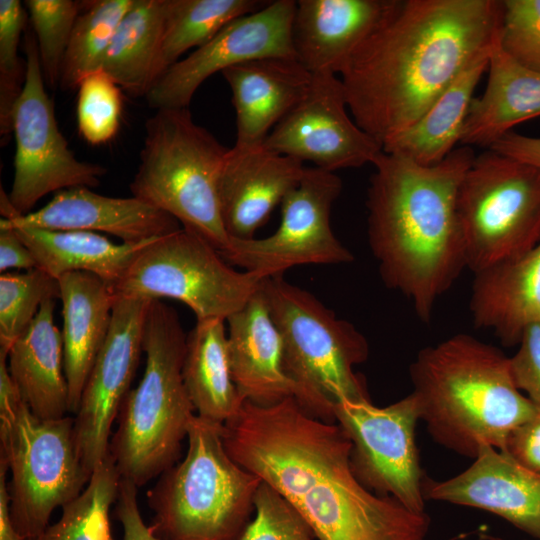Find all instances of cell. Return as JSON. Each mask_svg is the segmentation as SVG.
<instances>
[{"instance_id":"22","label":"cell","mask_w":540,"mask_h":540,"mask_svg":"<svg viewBox=\"0 0 540 540\" xmlns=\"http://www.w3.org/2000/svg\"><path fill=\"white\" fill-rule=\"evenodd\" d=\"M232 92L234 146L263 145L272 129L303 99L312 80L297 59L266 57L221 72Z\"/></svg>"},{"instance_id":"37","label":"cell","mask_w":540,"mask_h":540,"mask_svg":"<svg viewBox=\"0 0 540 540\" xmlns=\"http://www.w3.org/2000/svg\"><path fill=\"white\" fill-rule=\"evenodd\" d=\"M77 89V123L81 136L92 145L111 141L120 126L122 89L102 70L83 79Z\"/></svg>"},{"instance_id":"42","label":"cell","mask_w":540,"mask_h":540,"mask_svg":"<svg viewBox=\"0 0 540 540\" xmlns=\"http://www.w3.org/2000/svg\"><path fill=\"white\" fill-rule=\"evenodd\" d=\"M137 488L131 481L121 478L115 511L123 528V540H161L141 516Z\"/></svg>"},{"instance_id":"46","label":"cell","mask_w":540,"mask_h":540,"mask_svg":"<svg viewBox=\"0 0 540 540\" xmlns=\"http://www.w3.org/2000/svg\"><path fill=\"white\" fill-rule=\"evenodd\" d=\"M7 471L6 461L0 458V540H24L14 527L10 516Z\"/></svg>"},{"instance_id":"36","label":"cell","mask_w":540,"mask_h":540,"mask_svg":"<svg viewBox=\"0 0 540 540\" xmlns=\"http://www.w3.org/2000/svg\"><path fill=\"white\" fill-rule=\"evenodd\" d=\"M84 2L74 0H26L46 85H59L62 65L75 22Z\"/></svg>"},{"instance_id":"35","label":"cell","mask_w":540,"mask_h":540,"mask_svg":"<svg viewBox=\"0 0 540 540\" xmlns=\"http://www.w3.org/2000/svg\"><path fill=\"white\" fill-rule=\"evenodd\" d=\"M59 297L58 280L39 268L20 273H2L0 276V354L8 355L12 345L30 327L46 300Z\"/></svg>"},{"instance_id":"27","label":"cell","mask_w":540,"mask_h":540,"mask_svg":"<svg viewBox=\"0 0 540 540\" xmlns=\"http://www.w3.org/2000/svg\"><path fill=\"white\" fill-rule=\"evenodd\" d=\"M487 70L486 88L470 104L462 146L488 149L514 126L540 116V72L515 62L498 41L490 52Z\"/></svg>"},{"instance_id":"41","label":"cell","mask_w":540,"mask_h":540,"mask_svg":"<svg viewBox=\"0 0 540 540\" xmlns=\"http://www.w3.org/2000/svg\"><path fill=\"white\" fill-rule=\"evenodd\" d=\"M517 346L509 357L514 382L540 411V324L526 328Z\"/></svg>"},{"instance_id":"17","label":"cell","mask_w":540,"mask_h":540,"mask_svg":"<svg viewBox=\"0 0 540 540\" xmlns=\"http://www.w3.org/2000/svg\"><path fill=\"white\" fill-rule=\"evenodd\" d=\"M263 145L330 172L373 164L383 151L350 117L342 81L332 73L312 74L306 95Z\"/></svg>"},{"instance_id":"21","label":"cell","mask_w":540,"mask_h":540,"mask_svg":"<svg viewBox=\"0 0 540 540\" xmlns=\"http://www.w3.org/2000/svg\"><path fill=\"white\" fill-rule=\"evenodd\" d=\"M396 0H298L292 24L297 60L312 74H340L387 18Z\"/></svg>"},{"instance_id":"5","label":"cell","mask_w":540,"mask_h":540,"mask_svg":"<svg viewBox=\"0 0 540 540\" xmlns=\"http://www.w3.org/2000/svg\"><path fill=\"white\" fill-rule=\"evenodd\" d=\"M186 341L177 312L152 300L144 330V373L121 405L109 444L121 477L137 487L174 465L195 415L182 372Z\"/></svg>"},{"instance_id":"13","label":"cell","mask_w":540,"mask_h":540,"mask_svg":"<svg viewBox=\"0 0 540 540\" xmlns=\"http://www.w3.org/2000/svg\"><path fill=\"white\" fill-rule=\"evenodd\" d=\"M342 191L335 172L305 168L299 183L281 203V221L268 237L230 238L221 256L243 271L268 278L295 266L350 263L354 257L335 236L331 210Z\"/></svg>"},{"instance_id":"18","label":"cell","mask_w":540,"mask_h":540,"mask_svg":"<svg viewBox=\"0 0 540 540\" xmlns=\"http://www.w3.org/2000/svg\"><path fill=\"white\" fill-rule=\"evenodd\" d=\"M424 495L493 513L540 540V473L505 451L483 447L458 475L440 482L425 479Z\"/></svg>"},{"instance_id":"31","label":"cell","mask_w":540,"mask_h":540,"mask_svg":"<svg viewBox=\"0 0 540 540\" xmlns=\"http://www.w3.org/2000/svg\"><path fill=\"white\" fill-rule=\"evenodd\" d=\"M485 55L467 67L409 129L384 152L396 153L422 166L443 161L460 143L476 86L488 67Z\"/></svg>"},{"instance_id":"14","label":"cell","mask_w":540,"mask_h":540,"mask_svg":"<svg viewBox=\"0 0 540 540\" xmlns=\"http://www.w3.org/2000/svg\"><path fill=\"white\" fill-rule=\"evenodd\" d=\"M333 419L352 443L351 466L359 481L378 495L424 513L425 477L415 437L420 419L413 394L385 407L342 400L333 407Z\"/></svg>"},{"instance_id":"33","label":"cell","mask_w":540,"mask_h":540,"mask_svg":"<svg viewBox=\"0 0 540 540\" xmlns=\"http://www.w3.org/2000/svg\"><path fill=\"white\" fill-rule=\"evenodd\" d=\"M121 478L109 454L94 469L84 490L62 507L59 520L29 540H115L110 509L117 500Z\"/></svg>"},{"instance_id":"28","label":"cell","mask_w":540,"mask_h":540,"mask_svg":"<svg viewBox=\"0 0 540 540\" xmlns=\"http://www.w3.org/2000/svg\"><path fill=\"white\" fill-rule=\"evenodd\" d=\"M10 227L31 251L37 268L57 280L67 273L87 272L113 285L137 254L153 241L116 244L95 232Z\"/></svg>"},{"instance_id":"19","label":"cell","mask_w":540,"mask_h":540,"mask_svg":"<svg viewBox=\"0 0 540 540\" xmlns=\"http://www.w3.org/2000/svg\"><path fill=\"white\" fill-rule=\"evenodd\" d=\"M4 220L10 226L106 233L137 244L180 229L171 215L134 197H110L88 187L58 191L41 209Z\"/></svg>"},{"instance_id":"8","label":"cell","mask_w":540,"mask_h":540,"mask_svg":"<svg viewBox=\"0 0 540 540\" xmlns=\"http://www.w3.org/2000/svg\"><path fill=\"white\" fill-rule=\"evenodd\" d=\"M262 288L282 337L294 398L326 421H334L339 401H371L365 379L355 371L369 355L365 336L283 275L265 278Z\"/></svg>"},{"instance_id":"29","label":"cell","mask_w":540,"mask_h":540,"mask_svg":"<svg viewBox=\"0 0 540 540\" xmlns=\"http://www.w3.org/2000/svg\"><path fill=\"white\" fill-rule=\"evenodd\" d=\"M166 0H134L119 23L101 70L128 95L144 96L167 70L163 59Z\"/></svg>"},{"instance_id":"9","label":"cell","mask_w":540,"mask_h":540,"mask_svg":"<svg viewBox=\"0 0 540 540\" xmlns=\"http://www.w3.org/2000/svg\"><path fill=\"white\" fill-rule=\"evenodd\" d=\"M0 458L11 472V520L24 540L46 529L53 511L74 500L91 477L77 451L74 417H36L7 376L0 380Z\"/></svg>"},{"instance_id":"26","label":"cell","mask_w":540,"mask_h":540,"mask_svg":"<svg viewBox=\"0 0 540 540\" xmlns=\"http://www.w3.org/2000/svg\"><path fill=\"white\" fill-rule=\"evenodd\" d=\"M54 309L55 299L46 300L7 355L10 376L23 401L44 420L69 413L63 339L54 321Z\"/></svg>"},{"instance_id":"3","label":"cell","mask_w":540,"mask_h":540,"mask_svg":"<svg viewBox=\"0 0 540 540\" xmlns=\"http://www.w3.org/2000/svg\"><path fill=\"white\" fill-rule=\"evenodd\" d=\"M475 152L461 146L422 166L382 151L367 189V235L384 284L430 322L437 301L467 268L457 212L460 182Z\"/></svg>"},{"instance_id":"23","label":"cell","mask_w":540,"mask_h":540,"mask_svg":"<svg viewBox=\"0 0 540 540\" xmlns=\"http://www.w3.org/2000/svg\"><path fill=\"white\" fill-rule=\"evenodd\" d=\"M226 322L230 367L241 398L260 405L294 398L296 389L285 370L282 337L262 283Z\"/></svg>"},{"instance_id":"32","label":"cell","mask_w":540,"mask_h":540,"mask_svg":"<svg viewBox=\"0 0 540 540\" xmlns=\"http://www.w3.org/2000/svg\"><path fill=\"white\" fill-rule=\"evenodd\" d=\"M267 4L260 0H166L163 59L167 69L209 42L228 23Z\"/></svg>"},{"instance_id":"24","label":"cell","mask_w":540,"mask_h":540,"mask_svg":"<svg viewBox=\"0 0 540 540\" xmlns=\"http://www.w3.org/2000/svg\"><path fill=\"white\" fill-rule=\"evenodd\" d=\"M474 274L469 299L473 325L491 330L507 347L540 324V243L524 255Z\"/></svg>"},{"instance_id":"34","label":"cell","mask_w":540,"mask_h":540,"mask_svg":"<svg viewBox=\"0 0 540 540\" xmlns=\"http://www.w3.org/2000/svg\"><path fill=\"white\" fill-rule=\"evenodd\" d=\"M134 0L84 2L64 57L59 85L78 88L90 74L101 70L113 35Z\"/></svg>"},{"instance_id":"30","label":"cell","mask_w":540,"mask_h":540,"mask_svg":"<svg viewBox=\"0 0 540 540\" xmlns=\"http://www.w3.org/2000/svg\"><path fill=\"white\" fill-rule=\"evenodd\" d=\"M223 319L196 320L187 335L183 380L196 415L225 424L244 400L233 381Z\"/></svg>"},{"instance_id":"2","label":"cell","mask_w":540,"mask_h":540,"mask_svg":"<svg viewBox=\"0 0 540 540\" xmlns=\"http://www.w3.org/2000/svg\"><path fill=\"white\" fill-rule=\"evenodd\" d=\"M502 16L499 0H396L340 73L355 123L383 149L490 54Z\"/></svg>"},{"instance_id":"25","label":"cell","mask_w":540,"mask_h":540,"mask_svg":"<svg viewBox=\"0 0 540 540\" xmlns=\"http://www.w3.org/2000/svg\"><path fill=\"white\" fill-rule=\"evenodd\" d=\"M58 282L69 413L75 414L89 373L108 335L116 296L109 283L87 272L67 273Z\"/></svg>"},{"instance_id":"38","label":"cell","mask_w":540,"mask_h":540,"mask_svg":"<svg viewBox=\"0 0 540 540\" xmlns=\"http://www.w3.org/2000/svg\"><path fill=\"white\" fill-rule=\"evenodd\" d=\"M26 10L18 0H0V134L12 132L14 106L26 79L25 64L18 56Z\"/></svg>"},{"instance_id":"10","label":"cell","mask_w":540,"mask_h":540,"mask_svg":"<svg viewBox=\"0 0 540 540\" xmlns=\"http://www.w3.org/2000/svg\"><path fill=\"white\" fill-rule=\"evenodd\" d=\"M457 212L473 273L524 255L540 243V169L486 149L460 182Z\"/></svg>"},{"instance_id":"16","label":"cell","mask_w":540,"mask_h":540,"mask_svg":"<svg viewBox=\"0 0 540 540\" xmlns=\"http://www.w3.org/2000/svg\"><path fill=\"white\" fill-rule=\"evenodd\" d=\"M296 1L267 2L228 23L209 42L171 65L146 95L155 109L188 108L200 85L215 73L266 57L297 59L292 42Z\"/></svg>"},{"instance_id":"39","label":"cell","mask_w":540,"mask_h":540,"mask_svg":"<svg viewBox=\"0 0 540 540\" xmlns=\"http://www.w3.org/2000/svg\"><path fill=\"white\" fill-rule=\"evenodd\" d=\"M233 540H318L300 513L263 482L254 499V516Z\"/></svg>"},{"instance_id":"1","label":"cell","mask_w":540,"mask_h":540,"mask_svg":"<svg viewBox=\"0 0 540 540\" xmlns=\"http://www.w3.org/2000/svg\"><path fill=\"white\" fill-rule=\"evenodd\" d=\"M228 454L278 491L318 540H426L430 518L365 487L351 466L352 443L335 421L295 398L244 401L223 425Z\"/></svg>"},{"instance_id":"11","label":"cell","mask_w":540,"mask_h":540,"mask_svg":"<svg viewBox=\"0 0 540 540\" xmlns=\"http://www.w3.org/2000/svg\"><path fill=\"white\" fill-rule=\"evenodd\" d=\"M263 279L233 269L208 241L181 227L147 244L111 288L116 296L176 299L196 320H226L247 303Z\"/></svg>"},{"instance_id":"6","label":"cell","mask_w":540,"mask_h":540,"mask_svg":"<svg viewBox=\"0 0 540 540\" xmlns=\"http://www.w3.org/2000/svg\"><path fill=\"white\" fill-rule=\"evenodd\" d=\"M223 425L195 414L185 457L147 492L161 540H233L249 521L262 480L228 454Z\"/></svg>"},{"instance_id":"12","label":"cell","mask_w":540,"mask_h":540,"mask_svg":"<svg viewBox=\"0 0 540 540\" xmlns=\"http://www.w3.org/2000/svg\"><path fill=\"white\" fill-rule=\"evenodd\" d=\"M26 79L12 115L15 137L14 175L8 200L19 215L44 196L73 187L95 188L107 173L97 163L81 161L61 133L54 105L45 90L32 29L25 32Z\"/></svg>"},{"instance_id":"15","label":"cell","mask_w":540,"mask_h":540,"mask_svg":"<svg viewBox=\"0 0 540 540\" xmlns=\"http://www.w3.org/2000/svg\"><path fill=\"white\" fill-rule=\"evenodd\" d=\"M151 301L116 296L108 335L84 386L74 416V436L79 457L90 475L109 455L113 422L144 352L145 322Z\"/></svg>"},{"instance_id":"40","label":"cell","mask_w":540,"mask_h":540,"mask_svg":"<svg viewBox=\"0 0 540 540\" xmlns=\"http://www.w3.org/2000/svg\"><path fill=\"white\" fill-rule=\"evenodd\" d=\"M498 45L515 62L540 72V0L503 1Z\"/></svg>"},{"instance_id":"4","label":"cell","mask_w":540,"mask_h":540,"mask_svg":"<svg viewBox=\"0 0 540 540\" xmlns=\"http://www.w3.org/2000/svg\"><path fill=\"white\" fill-rule=\"evenodd\" d=\"M409 374L428 433L464 457L474 459L485 446L503 450L512 431L538 412L517 388L509 357L466 333L421 349Z\"/></svg>"},{"instance_id":"45","label":"cell","mask_w":540,"mask_h":540,"mask_svg":"<svg viewBox=\"0 0 540 540\" xmlns=\"http://www.w3.org/2000/svg\"><path fill=\"white\" fill-rule=\"evenodd\" d=\"M490 149L540 169V137L511 131L496 141Z\"/></svg>"},{"instance_id":"43","label":"cell","mask_w":540,"mask_h":540,"mask_svg":"<svg viewBox=\"0 0 540 540\" xmlns=\"http://www.w3.org/2000/svg\"><path fill=\"white\" fill-rule=\"evenodd\" d=\"M502 451L523 467L540 473V411L512 431Z\"/></svg>"},{"instance_id":"20","label":"cell","mask_w":540,"mask_h":540,"mask_svg":"<svg viewBox=\"0 0 540 540\" xmlns=\"http://www.w3.org/2000/svg\"><path fill=\"white\" fill-rule=\"evenodd\" d=\"M305 168L264 145L231 147L219 180L221 216L229 237L255 238L274 208L299 183Z\"/></svg>"},{"instance_id":"7","label":"cell","mask_w":540,"mask_h":540,"mask_svg":"<svg viewBox=\"0 0 540 540\" xmlns=\"http://www.w3.org/2000/svg\"><path fill=\"white\" fill-rule=\"evenodd\" d=\"M229 149L198 125L188 108L156 110L145 123L131 194L171 215L221 253L230 242L219 201Z\"/></svg>"},{"instance_id":"44","label":"cell","mask_w":540,"mask_h":540,"mask_svg":"<svg viewBox=\"0 0 540 540\" xmlns=\"http://www.w3.org/2000/svg\"><path fill=\"white\" fill-rule=\"evenodd\" d=\"M37 268L36 261L16 231L0 221V271L9 269L31 270Z\"/></svg>"}]
</instances>
